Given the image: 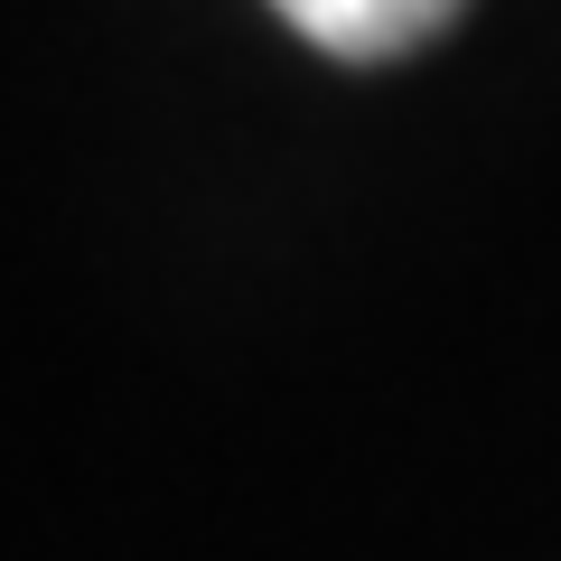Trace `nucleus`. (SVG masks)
Segmentation results:
<instances>
[{"label": "nucleus", "instance_id": "nucleus-1", "mask_svg": "<svg viewBox=\"0 0 561 561\" xmlns=\"http://www.w3.org/2000/svg\"><path fill=\"white\" fill-rule=\"evenodd\" d=\"M280 28H300L319 57L346 66H383V57H412L421 38H440L468 0H272Z\"/></svg>", "mask_w": 561, "mask_h": 561}]
</instances>
